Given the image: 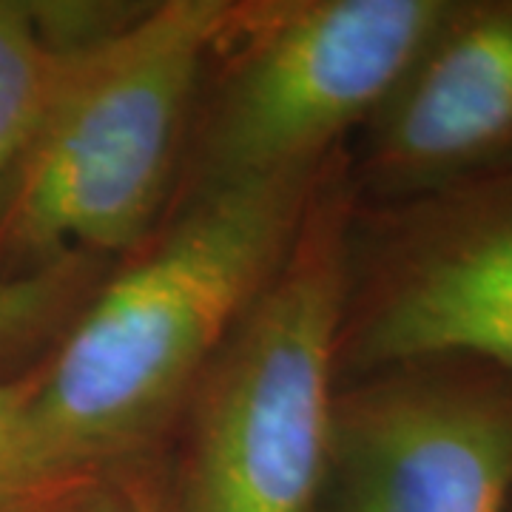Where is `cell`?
<instances>
[{"label": "cell", "mask_w": 512, "mask_h": 512, "mask_svg": "<svg viewBox=\"0 0 512 512\" xmlns=\"http://www.w3.org/2000/svg\"><path fill=\"white\" fill-rule=\"evenodd\" d=\"M330 160L188 194L143 259L103 279L32 373L20 410L15 470L32 510L146 464L211 356L291 254Z\"/></svg>", "instance_id": "cell-1"}, {"label": "cell", "mask_w": 512, "mask_h": 512, "mask_svg": "<svg viewBox=\"0 0 512 512\" xmlns=\"http://www.w3.org/2000/svg\"><path fill=\"white\" fill-rule=\"evenodd\" d=\"M231 18V0H165L69 52L0 217V256L20 262L18 274L66 254H123L148 237Z\"/></svg>", "instance_id": "cell-2"}, {"label": "cell", "mask_w": 512, "mask_h": 512, "mask_svg": "<svg viewBox=\"0 0 512 512\" xmlns=\"http://www.w3.org/2000/svg\"><path fill=\"white\" fill-rule=\"evenodd\" d=\"M356 194L339 151L282 268L183 407L171 512H313L328 470Z\"/></svg>", "instance_id": "cell-3"}, {"label": "cell", "mask_w": 512, "mask_h": 512, "mask_svg": "<svg viewBox=\"0 0 512 512\" xmlns=\"http://www.w3.org/2000/svg\"><path fill=\"white\" fill-rule=\"evenodd\" d=\"M453 0L234 3L185 146L188 194L316 168L399 86Z\"/></svg>", "instance_id": "cell-4"}, {"label": "cell", "mask_w": 512, "mask_h": 512, "mask_svg": "<svg viewBox=\"0 0 512 512\" xmlns=\"http://www.w3.org/2000/svg\"><path fill=\"white\" fill-rule=\"evenodd\" d=\"M441 356L512 373V165L353 217L339 379Z\"/></svg>", "instance_id": "cell-5"}, {"label": "cell", "mask_w": 512, "mask_h": 512, "mask_svg": "<svg viewBox=\"0 0 512 512\" xmlns=\"http://www.w3.org/2000/svg\"><path fill=\"white\" fill-rule=\"evenodd\" d=\"M512 373L419 359L336 390L313 512H510Z\"/></svg>", "instance_id": "cell-6"}, {"label": "cell", "mask_w": 512, "mask_h": 512, "mask_svg": "<svg viewBox=\"0 0 512 512\" xmlns=\"http://www.w3.org/2000/svg\"><path fill=\"white\" fill-rule=\"evenodd\" d=\"M512 165V0H453L348 160L356 202L393 205Z\"/></svg>", "instance_id": "cell-7"}, {"label": "cell", "mask_w": 512, "mask_h": 512, "mask_svg": "<svg viewBox=\"0 0 512 512\" xmlns=\"http://www.w3.org/2000/svg\"><path fill=\"white\" fill-rule=\"evenodd\" d=\"M66 63L69 52L49 43L32 3L0 0V217Z\"/></svg>", "instance_id": "cell-8"}, {"label": "cell", "mask_w": 512, "mask_h": 512, "mask_svg": "<svg viewBox=\"0 0 512 512\" xmlns=\"http://www.w3.org/2000/svg\"><path fill=\"white\" fill-rule=\"evenodd\" d=\"M103 274V256L66 254L43 268L0 276V365L60 342Z\"/></svg>", "instance_id": "cell-9"}, {"label": "cell", "mask_w": 512, "mask_h": 512, "mask_svg": "<svg viewBox=\"0 0 512 512\" xmlns=\"http://www.w3.org/2000/svg\"><path fill=\"white\" fill-rule=\"evenodd\" d=\"M146 467L148 461L94 478L46 512H171L168 498L154 490Z\"/></svg>", "instance_id": "cell-10"}, {"label": "cell", "mask_w": 512, "mask_h": 512, "mask_svg": "<svg viewBox=\"0 0 512 512\" xmlns=\"http://www.w3.org/2000/svg\"><path fill=\"white\" fill-rule=\"evenodd\" d=\"M29 387H32V376L15 382L0 379V512H35L20 490L18 470H15V430Z\"/></svg>", "instance_id": "cell-11"}, {"label": "cell", "mask_w": 512, "mask_h": 512, "mask_svg": "<svg viewBox=\"0 0 512 512\" xmlns=\"http://www.w3.org/2000/svg\"><path fill=\"white\" fill-rule=\"evenodd\" d=\"M510 512H512V507H510Z\"/></svg>", "instance_id": "cell-12"}]
</instances>
